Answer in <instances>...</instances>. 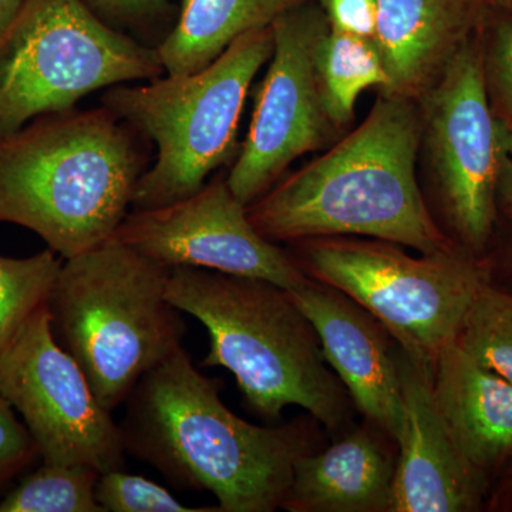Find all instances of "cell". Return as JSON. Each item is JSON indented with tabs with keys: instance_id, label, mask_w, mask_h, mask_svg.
Wrapping results in <instances>:
<instances>
[{
	"instance_id": "cell-7",
	"label": "cell",
	"mask_w": 512,
	"mask_h": 512,
	"mask_svg": "<svg viewBox=\"0 0 512 512\" xmlns=\"http://www.w3.org/2000/svg\"><path fill=\"white\" fill-rule=\"evenodd\" d=\"M293 261L313 281L362 306L414 362L433 372L457 339L468 306L490 279L487 266L457 247L412 256L400 245L359 237L299 241Z\"/></svg>"
},
{
	"instance_id": "cell-6",
	"label": "cell",
	"mask_w": 512,
	"mask_h": 512,
	"mask_svg": "<svg viewBox=\"0 0 512 512\" xmlns=\"http://www.w3.org/2000/svg\"><path fill=\"white\" fill-rule=\"evenodd\" d=\"M272 47L271 26L252 30L200 72L107 90L103 106L157 147L156 163L134 190L133 210L190 197L234 156L249 87Z\"/></svg>"
},
{
	"instance_id": "cell-20",
	"label": "cell",
	"mask_w": 512,
	"mask_h": 512,
	"mask_svg": "<svg viewBox=\"0 0 512 512\" xmlns=\"http://www.w3.org/2000/svg\"><path fill=\"white\" fill-rule=\"evenodd\" d=\"M100 473L82 464L43 463L0 498V512H106L96 500Z\"/></svg>"
},
{
	"instance_id": "cell-5",
	"label": "cell",
	"mask_w": 512,
	"mask_h": 512,
	"mask_svg": "<svg viewBox=\"0 0 512 512\" xmlns=\"http://www.w3.org/2000/svg\"><path fill=\"white\" fill-rule=\"evenodd\" d=\"M170 274V266L114 238L63 259L46 302L53 336L110 413L183 346V312L165 295Z\"/></svg>"
},
{
	"instance_id": "cell-16",
	"label": "cell",
	"mask_w": 512,
	"mask_h": 512,
	"mask_svg": "<svg viewBox=\"0 0 512 512\" xmlns=\"http://www.w3.org/2000/svg\"><path fill=\"white\" fill-rule=\"evenodd\" d=\"M434 399L451 436L485 477L512 457V383L454 340L431 372Z\"/></svg>"
},
{
	"instance_id": "cell-2",
	"label": "cell",
	"mask_w": 512,
	"mask_h": 512,
	"mask_svg": "<svg viewBox=\"0 0 512 512\" xmlns=\"http://www.w3.org/2000/svg\"><path fill=\"white\" fill-rule=\"evenodd\" d=\"M419 103L380 94L345 138L248 205L272 242L362 237L434 254L457 247L441 231L417 181Z\"/></svg>"
},
{
	"instance_id": "cell-17",
	"label": "cell",
	"mask_w": 512,
	"mask_h": 512,
	"mask_svg": "<svg viewBox=\"0 0 512 512\" xmlns=\"http://www.w3.org/2000/svg\"><path fill=\"white\" fill-rule=\"evenodd\" d=\"M376 430H357L322 453L299 458L281 508L389 512L396 461Z\"/></svg>"
},
{
	"instance_id": "cell-21",
	"label": "cell",
	"mask_w": 512,
	"mask_h": 512,
	"mask_svg": "<svg viewBox=\"0 0 512 512\" xmlns=\"http://www.w3.org/2000/svg\"><path fill=\"white\" fill-rule=\"evenodd\" d=\"M62 264L50 248L28 258L0 255V353L45 305Z\"/></svg>"
},
{
	"instance_id": "cell-10",
	"label": "cell",
	"mask_w": 512,
	"mask_h": 512,
	"mask_svg": "<svg viewBox=\"0 0 512 512\" xmlns=\"http://www.w3.org/2000/svg\"><path fill=\"white\" fill-rule=\"evenodd\" d=\"M0 396L22 416L43 463L82 464L100 474L126 468L119 424L56 342L46 303L0 353Z\"/></svg>"
},
{
	"instance_id": "cell-12",
	"label": "cell",
	"mask_w": 512,
	"mask_h": 512,
	"mask_svg": "<svg viewBox=\"0 0 512 512\" xmlns=\"http://www.w3.org/2000/svg\"><path fill=\"white\" fill-rule=\"evenodd\" d=\"M113 238L170 268L264 279L288 291L309 279L291 255L256 231L247 205L222 178L184 200L134 210Z\"/></svg>"
},
{
	"instance_id": "cell-28",
	"label": "cell",
	"mask_w": 512,
	"mask_h": 512,
	"mask_svg": "<svg viewBox=\"0 0 512 512\" xmlns=\"http://www.w3.org/2000/svg\"><path fill=\"white\" fill-rule=\"evenodd\" d=\"M498 204L503 205L505 212L512 218V161L507 154L498 183Z\"/></svg>"
},
{
	"instance_id": "cell-26",
	"label": "cell",
	"mask_w": 512,
	"mask_h": 512,
	"mask_svg": "<svg viewBox=\"0 0 512 512\" xmlns=\"http://www.w3.org/2000/svg\"><path fill=\"white\" fill-rule=\"evenodd\" d=\"M318 3L332 28L375 40L376 0H318Z\"/></svg>"
},
{
	"instance_id": "cell-31",
	"label": "cell",
	"mask_w": 512,
	"mask_h": 512,
	"mask_svg": "<svg viewBox=\"0 0 512 512\" xmlns=\"http://www.w3.org/2000/svg\"><path fill=\"white\" fill-rule=\"evenodd\" d=\"M505 130V153L512 161V128H504Z\"/></svg>"
},
{
	"instance_id": "cell-24",
	"label": "cell",
	"mask_w": 512,
	"mask_h": 512,
	"mask_svg": "<svg viewBox=\"0 0 512 512\" xmlns=\"http://www.w3.org/2000/svg\"><path fill=\"white\" fill-rule=\"evenodd\" d=\"M96 500L106 512H220L218 507H188L167 488L124 470L100 474Z\"/></svg>"
},
{
	"instance_id": "cell-23",
	"label": "cell",
	"mask_w": 512,
	"mask_h": 512,
	"mask_svg": "<svg viewBox=\"0 0 512 512\" xmlns=\"http://www.w3.org/2000/svg\"><path fill=\"white\" fill-rule=\"evenodd\" d=\"M480 43L491 109L501 126L512 128V15L488 9Z\"/></svg>"
},
{
	"instance_id": "cell-27",
	"label": "cell",
	"mask_w": 512,
	"mask_h": 512,
	"mask_svg": "<svg viewBox=\"0 0 512 512\" xmlns=\"http://www.w3.org/2000/svg\"><path fill=\"white\" fill-rule=\"evenodd\" d=\"M106 15L121 20H138L163 9L167 0H86Z\"/></svg>"
},
{
	"instance_id": "cell-11",
	"label": "cell",
	"mask_w": 512,
	"mask_h": 512,
	"mask_svg": "<svg viewBox=\"0 0 512 512\" xmlns=\"http://www.w3.org/2000/svg\"><path fill=\"white\" fill-rule=\"evenodd\" d=\"M330 23L318 0H305L271 25L274 47L256 97L247 138L227 177L242 204L251 205L306 153L325 147L333 126L318 77V50Z\"/></svg>"
},
{
	"instance_id": "cell-32",
	"label": "cell",
	"mask_w": 512,
	"mask_h": 512,
	"mask_svg": "<svg viewBox=\"0 0 512 512\" xmlns=\"http://www.w3.org/2000/svg\"><path fill=\"white\" fill-rule=\"evenodd\" d=\"M507 484H508V487H510L511 490H512V471H511V474H510V480H508Z\"/></svg>"
},
{
	"instance_id": "cell-8",
	"label": "cell",
	"mask_w": 512,
	"mask_h": 512,
	"mask_svg": "<svg viewBox=\"0 0 512 512\" xmlns=\"http://www.w3.org/2000/svg\"><path fill=\"white\" fill-rule=\"evenodd\" d=\"M163 73L156 49L111 29L86 0H25L0 32V140L97 90Z\"/></svg>"
},
{
	"instance_id": "cell-9",
	"label": "cell",
	"mask_w": 512,
	"mask_h": 512,
	"mask_svg": "<svg viewBox=\"0 0 512 512\" xmlns=\"http://www.w3.org/2000/svg\"><path fill=\"white\" fill-rule=\"evenodd\" d=\"M421 144L458 244L481 255L493 237L505 130L485 89L480 32L419 100Z\"/></svg>"
},
{
	"instance_id": "cell-18",
	"label": "cell",
	"mask_w": 512,
	"mask_h": 512,
	"mask_svg": "<svg viewBox=\"0 0 512 512\" xmlns=\"http://www.w3.org/2000/svg\"><path fill=\"white\" fill-rule=\"evenodd\" d=\"M305 0H181L174 29L157 47L170 76L200 72L235 40L268 28L279 16Z\"/></svg>"
},
{
	"instance_id": "cell-30",
	"label": "cell",
	"mask_w": 512,
	"mask_h": 512,
	"mask_svg": "<svg viewBox=\"0 0 512 512\" xmlns=\"http://www.w3.org/2000/svg\"><path fill=\"white\" fill-rule=\"evenodd\" d=\"M487 5L491 9L500 10V12L512 15V0H487Z\"/></svg>"
},
{
	"instance_id": "cell-29",
	"label": "cell",
	"mask_w": 512,
	"mask_h": 512,
	"mask_svg": "<svg viewBox=\"0 0 512 512\" xmlns=\"http://www.w3.org/2000/svg\"><path fill=\"white\" fill-rule=\"evenodd\" d=\"M23 2L25 0H0V32L8 26Z\"/></svg>"
},
{
	"instance_id": "cell-14",
	"label": "cell",
	"mask_w": 512,
	"mask_h": 512,
	"mask_svg": "<svg viewBox=\"0 0 512 512\" xmlns=\"http://www.w3.org/2000/svg\"><path fill=\"white\" fill-rule=\"evenodd\" d=\"M404 424L389 512H470L480 508L485 477L464 456L434 399L431 370L399 353Z\"/></svg>"
},
{
	"instance_id": "cell-3",
	"label": "cell",
	"mask_w": 512,
	"mask_h": 512,
	"mask_svg": "<svg viewBox=\"0 0 512 512\" xmlns=\"http://www.w3.org/2000/svg\"><path fill=\"white\" fill-rule=\"evenodd\" d=\"M130 126L100 109L47 114L0 140V222L30 229L63 259L110 241L144 156Z\"/></svg>"
},
{
	"instance_id": "cell-25",
	"label": "cell",
	"mask_w": 512,
	"mask_h": 512,
	"mask_svg": "<svg viewBox=\"0 0 512 512\" xmlns=\"http://www.w3.org/2000/svg\"><path fill=\"white\" fill-rule=\"evenodd\" d=\"M37 458L39 451L25 423L19 421L13 407L0 396V494L29 470Z\"/></svg>"
},
{
	"instance_id": "cell-33",
	"label": "cell",
	"mask_w": 512,
	"mask_h": 512,
	"mask_svg": "<svg viewBox=\"0 0 512 512\" xmlns=\"http://www.w3.org/2000/svg\"><path fill=\"white\" fill-rule=\"evenodd\" d=\"M512 292V291H511Z\"/></svg>"
},
{
	"instance_id": "cell-15",
	"label": "cell",
	"mask_w": 512,
	"mask_h": 512,
	"mask_svg": "<svg viewBox=\"0 0 512 512\" xmlns=\"http://www.w3.org/2000/svg\"><path fill=\"white\" fill-rule=\"evenodd\" d=\"M375 42L389 87L380 94L419 100L483 28L487 0H376Z\"/></svg>"
},
{
	"instance_id": "cell-13",
	"label": "cell",
	"mask_w": 512,
	"mask_h": 512,
	"mask_svg": "<svg viewBox=\"0 0 512 512\" xmlns=\"http://www.w3.org/2000/svg\"><path fill=\"white\" fill-rule=\"evenodd\" d=\"M288 292L357 409L397 446L404 424L402 375L387 330L345 293L322 282L309 278Z\"/></svg>"
},
{
	"instance_id": "cell-22",
	"label": "cell",
	"mask_w": 512,
	"mask_h": 512,
	"mask_svg": "<svg viewBox=\"0 0 512 512\" xmlns=\"http://www.w3.org/2000/svg\"><path fill=\"white\" fill-rule=\"evenodd\" d=\"M456 340L478 363L512 383V292L488 279L468 306Z\"/></svg>"
},
{
	"instance_id": "cell-1",
	"label": "cell",
	"mask_w": 512,
	"mask_h": 512,
	"mask_svg": "<svg viewBox=\"0 0 512 512\" xmlns=\"http://www.w3.org/2000/svg\"><path fill=\"white\" fill-rule=\"evenodd\" d=\"M124 404L119 427L127 454L175 488L210 491L220 512L278 510L296 461L311 453L302 424L239 419L184 346L141 377Z\"/></svg>"
},
{
	"instance_id": "cell-4",
	"label": "cell",
	"mask_w": 512,
	"mask_h": 512,
	"mask_svg": "<svg viewBox=\"0 0 512 512\" xmlns=\"http://www.w3.org/2000/svg\"><path fill=\"white\" fill-rule=\"evenodd\" d=\"M165 295L207 329L210 350L201 366L229 370L256 413L278 420L286 407L299 406L330 430L346 423L345 389L326 367L315 329L285 288L177 266Z\"/></svg>"
},
{
	"instance_id": "cell-19",
	"label": "cell",
	"mask_w": 512,
	"mask_h": 512,
	"mask_svg": "<svg viewBox=\"0 0 512 512\" xmlns=\"http://www.w3.org/2000/svg\"><path fill=\"white\" fill-rule=\"evenodd\" d=\"M316 67L326 113L338 130L355 117L360 94L370 87H379L380 93L389 87V76L375 40L332 26L320 42Z\"/></svg>"
}]
</instances>
